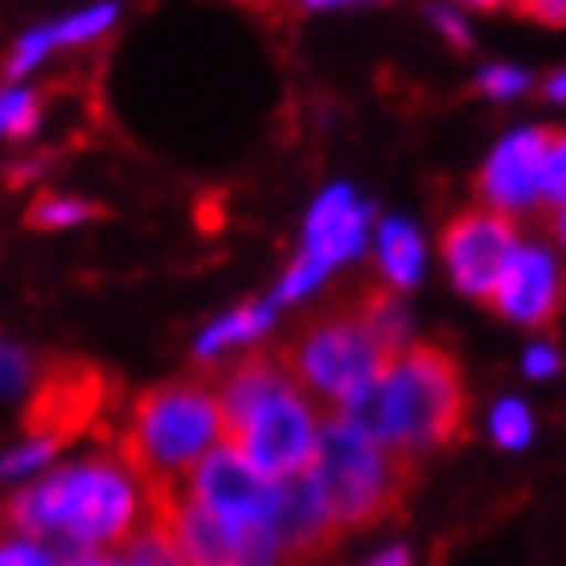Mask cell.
Wrapping results in <instances>:
<instances>
[{
  "label": "cell",
  "instance_id": "cell-1",
  "mask_svg": "<svg viewBox=\"0 0 566 566\" xmlns=\"http://www.w3.org/2000/svg\"><path fill=\"white\" fill-rule=\"evenodd\" d=\"M144 517V489L119 452L86 455L0 510V530L42 542L54 563H115Z\"/></svg>",
  "mask_w": 566,
  "mask_h": 566
},
{
  "label": "cell",
  "instance_id": "cell-2",
  "mask_svg": "<svg viewBox=\"0 0 566 566\" xmlns=\"http://www.w3.org/2000/svg\"><path fill=\"white\" fill-rule=\"evenodd\" d=\"M345 415L402 452L455 448L468 436V390L460 361L427 340L402 345Z\"/></svg>",
  "mask_w": 566,
  "mask_h": 566
},
{
  "label": "cell",
  "instance_id": "cell-3",
  "mask_svg": "<svg viewBox=\"0 0 566 566\" xmlns=\"http://www.w3.org/2000/svg\"><path fill=\"white\" fill-rule=\"evenodd\" d=\"M308 472L316 476L340 538L366 534L402 517L419 489V460L386 439L369 436L345 411L321 415V436Z\"/></svg>",
  "mask_w": 566,
  "mask_h": 566
},
{
  "label": "cell",
  "instance_id": "cell-4",
  "mask_svg": "<svg viewBox=\"0 0 566 566\" xmlns=\"http://www.w3.org/2000/svg\"><path fill=\"white\" fill-rule=\"evenodd\" d=\"M213 443H222L213 378H172L148 386L132 402L128 427L119 431L115 452L136 472L144 493H169Z\"/></svg>",
  "mask_w": 566,
  "mask_h": 566
},
{
  "label": "cell",
  "instance_id": "cell-5",
  "mask_svg": "<svg viewBox=\"0 0 566 566\" xmlns=\"http://www.w3.org/2000/svg\"><path fill=\"white\" fill-rule=\"evenodd\" d=\"M275 354L283 357L300 390L321 407V415H333L349 411L398 349L374 328L354 292L340 304L304 316Z\"/></svg>",
  "mask_w": 566,
  "mask_h": 566
},
{
  "label": "cell",
  "instance_id": "cell-6",
  "mask_svg": "<svg viewBox=\"0 0 566 566\" xmlns=\"http://www.w3.org/2000/svg\"><path fill=\"white\" fill-rule=\"evenodd\" d=\"M316 436H321V407L300 390L292 374L222 423V443L247 455L268 481L304 472L316 455Z\"/></svg>",
  "mask_w": 566,
  "mask_h": 566
},
{
  "label": "cell",
  "instance_id": "cell-7",
  "mask_svg": "<svg viewBox=\"0 0 566 566\" xmlns=\"http://www.w3.org/2000/svg\"><path fill=\"white\" fill-rule=\"evenodd\" d=\"M115 382L91 361H54L29 398L25 439H42L54 452L86 436L112 407Z\"/></svg>",
  "mask_w": 566,
  "mask_h": 566
},
{
  "label": "cell",
  "instance_id": "cell-8",
  "mask_svg": "<svg viewBox=\"0 0 566 566\" xmlns=\"http://www.w3.org/2000/svg\"><path fill=\"white\" fill-rule=\"evenodd\" d=\"M513 247H517V222H513V213L496 210V206H472V210L455 213L439 234L448 275L472 300H489Z\"/></svg>",
  "mask_w": 566,
  "mask_h": 566
},
{
  "label": "cell",
  "instance_id": "cell-9",
  "mask_svg": "<svg viewBox=\"0 0 566 566\" xmlns=\"http://www.w3.org/2000/svg\"><path fill=\"white\" fill-rule=\"evenodd\" d=\"M181 489L198 505L222 513L230 522H271L275 481H268L242 452L230 443H213L198 464L185 472Z\"/></svg>",
  "mask_w": 566,
  "mask_h": 566
},
{
  "label": "cell",
  "instance_id": "cell-10",
  "mask_svg": "<svg viewBox=\"0 0 566 566\" xmlns=\"http://www.w3.org/2000/svg\"><path fill=\"white\" fill-rule=\"evenodd\" d=\"M484 304L513 325L551 328L566 304V275L538 247H513Z\"/></svg>",
  "mask_w": 566,
  "mask_h": 566
},
{
  "label": "cell",
  "instance_id": "cell-11",
  "mask_svg": "<svg viewBox=\"0 0 566 566\" xmlns=\"http://www.w3.org/2000/svg\"><path fill=\"white\" fill-rule=\"evenodd\" d=\"M271 534L280 546V563H316L340 542V530L325 505V493H321V484L308 468L275 481Z\"/></svg>",
  "mask_w": 566,
  "mask_h": 566
},
{
  "label": "cell",
  "instance_id": "cell-12",
  "mask_svg": "<svg viewBox=\"0 0 566 566\" xmlns=\"http://www.w3.org/2000/svg\"><path fill=\"white\" fill-rule=\"evenodd\" d=\"M551 128L513 132L496 144V153L476 172V193L484 206L505 213L538 210L542 206V156H546Z\"/></svg>",
  "mask_w": 566,
  "mask_h": 566
},
{
  "label": "cell",
  "instance_id": "cell-13",
  "mask_svg": "<svg viewBox=\"0 0 566 566\" xmlns=\"http://www.w3.org/2000/svg\"><path fill=\"white\" fill-rule=\"evenodd\" d=\"M366 218L369 213L361 206H354L345 185L328 189L325 198L312 206L308 230H304V255L316 259L321 268H333L340 259H349L361 247Z\"/></svg>",
  "mask_w": 566,
  "mask_h": 566
},
{
  "label": "cell",
  "instance_id": "cell-14",
  "mask_svg": "<svg viewBox=\"0 0 566 566\" xmlns=\"http://www.w3.org/2000/svg\"><path fill=\"white\" fill-rule=\"evenodd\" d=\"M378 263L395 287H411L423 271V242L407 222H386L378 239Z\"/></svg>",
  "mask_w": 566,
  "mask_h": 566
},
{
  "label": "cell",
  "instance_id": "cell-15",
  "mask_svg": "<svg viewBox=\"0 0 566 566\" xmlns=\"http://www.w3.org/2000/svg\"><path fill=\"white\" fill-rule=\"evenodd\" d=\"M275 321V300H268V304H247V308L230 312V316H222L218 325L206 333V337L198 340V354L201 357H213L218 349H230V345H247V340H255L263 328Z\"/></svg>",
  "mask_w": 566,
  "mask_h": 566
},
{
  "label": "cell",
  "instance_id": "cell-16",
  "mask_svg": "<svg viewBox=\"0 0 566 566\" xmlns=\"http://www.w3.org/2000/svg\"><path fill=\"white\" fill-rule=\"evenodd\" d=\"M91 218H103V206L83 198H62V193H42V198L29 206L25 222L33 230H62V227H78V222H91Z\"/></svg>",
  "mask_w": 566,
  "mask_h": 566
},
{
  "label": "cell",
  "instance_id": "cell-17",
  "mask_svg": "<svg viewBox=\"0 0 566 566\" xmlns=\"http://www.w3.org/2000/svg\"><path fill=\"white\" fill-rule=\"evenodd\" d=\"M38 119H42V99L33 91H25V86L0 91V136L21 140V136L38 128Z\"/></svg>",
  "mask_w": 566,
  "mask_h": 566
},
{
  "label": "cell",
  "instance_id": "cell-18",
  "mask_svg": "<svg viewBox=\"0 0 566 566\" xmlns=\"http://www.w3.org/2000/svg\"><path fill=\"white\" fill-rule=\"evenodd\" d=\"M554 201H566V128H551V140H546V156H542V206H554Z\"/></svg>",
  "mask_w": 566,
  "mask_h": 566
},
{
  "label": "cell",
  "instance_id": "cell-19",
  "mask_svg": "<svg viewBox=\"0 0 566 566\" xmlns=\"http://www.w3.org/2000/svg\"><path fill=\"white\" fill-rule=\"evenodd\" d=\"M112 21H115V4H95V9H86V13H78V17H71V21L54 25V29H50V38H54V45H78V42L99 38Z\"/></svg>",
  "mask_w": 566,
  "mask_h": 566
},
{
  "label": "cell",
  "instance_id": "cell-20",
  "mask_svg": "<svg viewBox=\"0 0 566 566\" xmlns=\"http://www.w3.org/2000/svg\"><path fill=\"white\" fill-rule=\"evenodd\" d=\"M530 436H534V419H530V411H525L522 402H501L493 411V439L501 443V448H525L530 443Z\"/></svg>",
  "mask_w": 566,
  "mask_h": 566
},
{
  "label": "cell",
  "instance_id": "cell-21",
  "mask_svg": "<svg viewBox=\"0 0 566 566\" xmlns=\"http://www.w3.org/2000/svg\"><path fill=\"white\" fill-rule=\"evenodd\" d=\"M50 455H54V448H50V443H42V439H25L21 448H13V452L0 460V481H17V476L38 472Z\"/></svg>",
  "mask_w": 566,
  "mask_h": 566
},
{
  "label": "cell",
  "instance_id": "cell-22",
  "mask_svg": "<svg viewBox=\"0 0 566 566\" xmlns=\"http://www.w3.org/2000/svg\"><path fill=\"white\" fill-rule=\"evenodd\" d=\"M45 50H54L50 29H33V33H25V38L17 42V50H13V57H9V66H4V74H9V78H21V74L33 71V66L42 62Z\"/></svg>",
  "mask_w": 566,
  "mask_h": 566
},
{
  "label": "cell",
  "instance_id": "cell-23",
  "mask_svg": "<svg viewBox=\"0 0 566 566\" xmlns=\"http://www.w3.org/2000/svg\"><path fill=\"white\" fill-rule=\"evenodd\" d=\"M29 382V357L13 345H0V398L17 395Z\"/></svg>",
  "mask_w": 566,
  "mask_h": 566
},
{
  "label": "cell",
  "instance_id": "cell-24",
  "mask_svg": "<svg viewBox=\"0 0 566 566\" xmlns=\"http://www.w3.org/2000/svg\"><path fill=\"white\" fill-rule=\"evenodd\" d=\"M510 9L538 25H566V0H510Z\"/></svg>",
  "mask_w": 566,
  "mask_h": 566
},
{
  "label": "cell",
  "instance_id": "cell-25",
  "mask_svg": "<svg viewBox=\"0 0 566 566\" xmlns=\"http://www.w3.org/2000/svg\"><path fill=\"white\" fill-rule=\"evenodd\" d=\"M522 86H530L525 83V74L522 71H510V66H501V71H484L481 74V91H489V95H517Z\"/></svg>",
  "mask_w": 566,
  "mask_h": 566
},
{
  "label": "cell",
  "instance_id": "cell-26",
  "mask_svg": "<svg viewBox=\"0 0 566 566\" xmlns=\"http://www.w3.org/2000/svg\"><path fill=\"white\" fill-rule=\"evenodd\" d=\"M431 21L443 29V38H448L455 50H468V42H472V38H468V29L460 25V17H452L448 9H436V13H431Z\"/></svg>",
  "mask_w": 566,
  "mask_h": 566
},
{
  "label": "cell",
  "instance_id": "cell-27",
  "mask_svg": "<svg viewBox=\"0 0 566 566\" xmlns=\"http://www.w3.org/2000/svg\"><path fill=\"white\" fill-rule=\"evenodd\" d=\"M542 222H546V230L554 234L558 251L566 255V201H554V206H546V210H542Z\"/></svg>",
  "mask_w": 566,
  "mask_h": 566
},
{
  "label": "cell",
  "instance_id": "cell-28",
  "mask_svg": "<svg viewBox=\"0 0 566 566\" xmlns=\"http://www.w3.org/2000/svg\"><path fill=\"white\" fill-rule=\"evenodd\" d=\"M525 369H530L534 378H546V374H554V369H558V357H554L551 349H530V357H525Z\"/></svg>",
  "mask_w": 566,
  "mask_h": 566
},
{
  "label": "cell",
  "instance_id": "cell-29",
  "mask_svg": "<svg viewBox=\"0 0 566 566\" xmlns=\"http://www.w3.org/2000/svg\"><path fill=\"white\" fill-rule=\"evenodd\" d=\"M542 95H546V99H558V103H563L566 99V71L551 74V78H546V86H542Z\"/></svg>",
  "mask_w": 566,
  "mask_h": 566
},
{
  "label": "cell",
  "instance_id": "cell-30",
  "mask_svg": "<svg viewBox=\"0 0 566 566\" xmlns=\"http://www.w3.org/2000/svg\"><path fill=\"white\" fill-rule=\"evenodd\" d=\"M472 9H501V4H510V0H464Z\"/></svg>",
  "mask_w": 566,
  "mask_h": 566
},
{
  "label": "cell",
  "instance_id": "cell-31",
  "mask_svg": "<svg viewBox=\"0 0 566 566\" xmlns=\"http://www.w3.org/2000/svg\"><path fill=\"white\" fill-rule=\"evenodd\" d=\"M308 9H328V4H354V0H304Z\"/></svg>",
  "mask_w": 566,
  "mask_h": 566
},
{
  "label": "cell",
  "instance_id": "cell-32",
  "mask_svg": "<svg viewBox=\"0 0 566 566\" xmlns=\"http://www.w3.org/2000/svg\"><path fill=\"white\" fill-rule=\"evenodd\" d=\"M378 563H407V551H390V554H382Z\"/></svg>",
  "mask_w": 566,
  "mask_h": 566
}]
</instances>
